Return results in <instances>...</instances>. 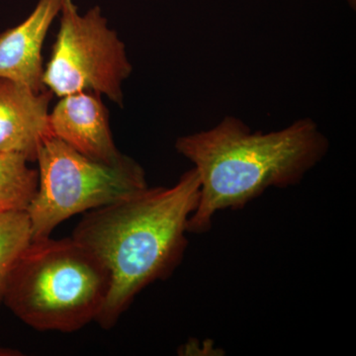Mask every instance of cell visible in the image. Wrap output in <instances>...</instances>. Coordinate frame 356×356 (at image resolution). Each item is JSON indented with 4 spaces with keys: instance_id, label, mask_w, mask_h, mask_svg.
<instances>
[{
    "instance_id": "1",
    "label": "cell",
    "mask_w": 356,
    "mask_h": 356,
    "mask_svg": "<svg viewBox=\"0 0 356 356\" xmlns=\"http://www.w3.org/2000/svg\"><path fill=\"white\" fill-rule=\"evenodd\" d=\"M195 168L170 187H147L89 211L72 238L102 262L110 276L106 302L95 322L109 330L140 291L172 275L184 257L187 224L198 205Z\"/></svg>"
},
{
    "instance_id": "2",
    "label": "cell",
    "mask_w": 356,
    "mask_h": 356,
    "mask_svg": "<svg viewBox=\"0 0 356 356\" xmlns=\"http://www.w3.org/2000/svg\"><path fill=\"white\" fill-rule=\"evenodd\" d=\"M175 149L198 173V205L187 232L201 235L212 228L218 212L242 210L271 187L299 184L323 161L330 144L312 119L264 133L227 116L209 130L177 138Z\"/></svg>"
},
{
    "instance_id": "3",
    "label": "cell",
    "mask_w": 356,
    "mask_h": 356,
    "mask_svg": "<svg viewBox=\"0 0 356 356\" xmlns=\"http://www.w3.org/2000/svg\"><path fill=\"white\" fill-rule=\"evenodd\" d=\"M110 289L102 262L72 236L31 241L9 275L3 303L41 332H72L96 321Z\"/></svg>"
},
{
    "instance_id": "4",
    "label": "cell",
    "mask_w": 356,
    "mask_h": 356,
    "mask_svg": "<svg viewBox=\"0 0 356 356\" xmlns=\"http://www.w3.org/2000/svg\"><path fill=\"white\" fill-rule=\"evenodd\" d=\"M38 186L28 206L32 241L50 238L65 220L109 205L149 187L146 172L126 156L114 165L79 154L51 136L40 147Z\"/></svg>"
},
{
    "instance_id": "5",
    "label": "cell",
    "mask_w": 356,
    "mask_h": 356,
    "mask_svg": "<svg viewBox=\"0 0 356 356\" xmlns=\"http://www.w3.org/2000/svg\"><path fill=\"white\" fill-rule=\"evenodd\" d=\"M60 28L43 84L58 97L88 91L123 106V84L132 74L126 47L98 6L79 13L74 0H65Z\"/></svg>"
},
{
    "instance_id": "6",
    "label": "cell",
    "mask_w": 356,
    "mask_h": 356,
    "mask_svg": "<svg viewBox=\"0 0 356 356\" xmlns=\"http://www.w3.org/2000/svg\"><path fill=\"white\" fill-rule=\"evenodd\" d=\"M50 129L54 137L93 161L114 165L126 156L115 145L108 110L95 93L81 91L60 97L50 111Z\"/></svg>"
},
{
    "instance_id": "7",
    "label": "cell",
    "mask_w": 356,
    "mask_h": 356,
    "mask_svg": "<svg viewBox=\"0 0 356 356\" xmlns=\"http://www.w3.org/2000/svg\"><path fill=\"white\" fill-rule=\"evenodd\" d=\"M48 89L34 90L22 83L0 79V153L36 163L40 147L51 137Z\"/></svg>"
},
{
    "instance_id": "8",
    "label": "cell",
    "mask_w": 356,
    "mask_h": 356,
    "mask_svg": "<svg viewBox=\"0 0 356 356\" xmlns=\"http://www.w3.org/2000/svg\"><path fill=\"white\" fill-rule=\"evenodd\" d=\"M65 0H39L20 24L0 33V79L44 89L43 47Z\"/></svg>"
},
{
    "instance_id": "9",
    "label": "cell",
    "mask_w": 356,
    "mask_h": 356,
    "mask_svg": "<svg viewBox=\"0 0 356 356\" xmlns=\"http://www.w3.org/2000/svg\"><path fill=\"white\" fill-rule=\"evenodd\" d=\"M25 159L0 153V213L26 211L38 186V170Z\"/></svg>"
},
{
    "instance_id": "10",
    "label": "cell",
    "mask_w": 356,
    "mask_h": 356,
    "mask_svg": "<svg viewBox=\"0 0 356 356\" xmlns=\"http://www.w3.org/2000/svg\"><path fill=\"white\" fill-rule=\"evenodd\" d=\"M31 241V227L26 211L0 213V304L3 303L9 275Z\"/></svg>"
},
{
    "instance_id": "11",
    "label": "cell",
    "mask_w": 356,
    "mask_h": 356,
    "mask_svg": "<svg viewBox=\"0 0 356 356\" xmlns=\"http://www.w3.org/2000/svg\"><path fill=\"white\" fill-rule=\"evenodd\" d=\"M18 351L0 348V355H18Z\"/></svg>"
}]
</instances>
